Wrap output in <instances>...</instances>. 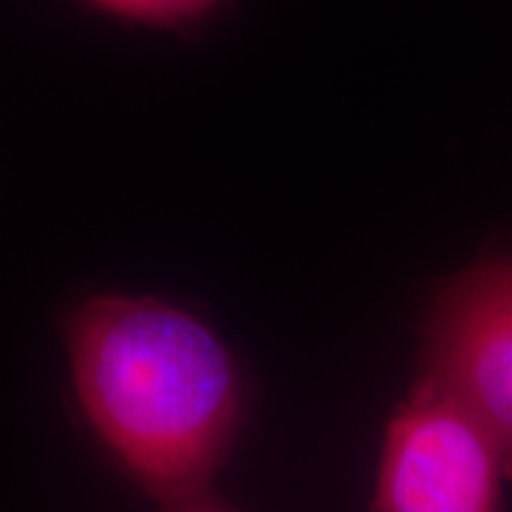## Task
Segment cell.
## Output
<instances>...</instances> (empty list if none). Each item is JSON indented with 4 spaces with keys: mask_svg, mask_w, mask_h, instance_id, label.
I'll return each mask as SVG.
<instances>
[{
    "mask_svg": "<svg viewBox=\"0 0 512 512\" xmlns=\"http://www.w3.org/2000/svg\"><path fill=\"white\" fill-rule=\"evenodd\" d=\"M510 453L430 382L389 420L373 512H498Z\"/></svg>",
    "mask_w": 512,
    "mask_h": 512,
    "instance_id": "2",
    "label": "cell"
},
{
    "mask_svg": "<svg viewBox=\"0 0 512 512\" xmlns=\"http://www.w3.org/2000/svg\"><path fill=\"white\" fill-rule=\"evenodd\" d=\"M425 375L512 453V259L479 261L439 292L425 328Z\"/></svg>",
    "mask_w": 512,
    "mask_h": 512,
    "instance_id": "3",
    "label": "cell"
},
{
    "mask_svg": "<svg viewBox=\"0 0 512 512\" xmlns=\"http://www.w3.org/2000/svg\"><path fill=\"white\" fill-rule=\"evenodd\" d=\"M95 8L131 22L155 27H185L219 8L221 0H88Z\"/></svg>",
    "mask_w": 512,
    "mask_h": 512,
    "instance_id": "4",
    "label": "cell"
},
{
    "mask_svg": "<svg viewBox=\"0 0 512 512\" xmlns=\"http://www.w3.org/2000/svg\"><path fill=\"white\" fill-rule=\"evenodd\" d=\"M169 510L166 512H233L226 503H221L219 498L211 496L209 491H200V494L181 498V501L166 503Z\"/></svg>",
    "mask_w": 512,
    "mask_h": 512,
    "instance_id": "5",
    "label": "cell"
},
{
    "mask_svg": "<svg viewBox=\"0 0 512 512\" xmlns=\"http://www.w3.org/2000/svg\"><path fill=\"white\" fill-rule=\"evenodd\" d=\"M64 337L83 413L128 475L164 503L207 491L242 413L214 330L169 302L105 294L69 316Z\"/></svg>",
    "mask_w": 512,
    "mask_h": 512,
    "instance_id": "1",
    "label": "cell"
}]
</instances>
